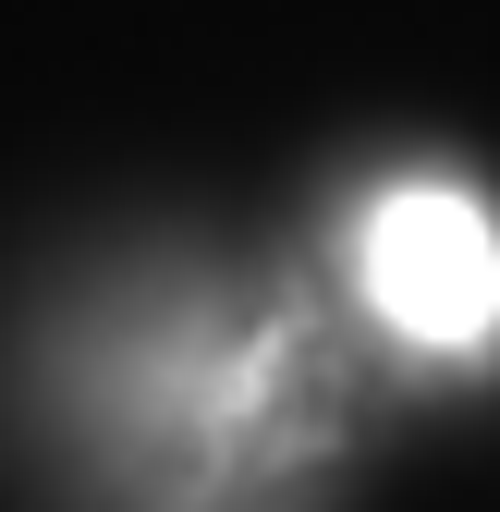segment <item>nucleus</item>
<instances>
[{
    "label": "nucleus",
    "mask_w": 500,
    "mask_h": 512,
    "mask_svg": "<svg viewBox=\"0 0 500 512\" xmlns=\"http://www.w3.org/2000/svg\"><path fill=\"white\" fill-rule=\"evenodd\" d=\"M366 305L427 354H476L500 330V232L452 183H403L366 220Z\"/></svg>",
    "instance_id": "1"
}]
</instances>
